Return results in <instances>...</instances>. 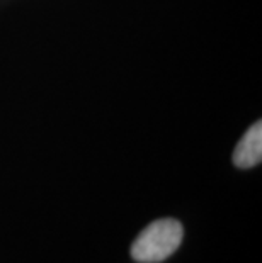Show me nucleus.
Listing matches in <instances>:
<instances>
[{
  "instance_id": "1",
  "label": "nucleus",
  "mask_w": 262,
  "mask_h": 263,
  "mask_svg": "<svg viewBox=\"0 0 262 263\" xmlns=\"http://www.w3.org/2000/svg\"><path fill=\"white\" fill-rule=\"evenodd\" d=\"M184 228L176 219H159L147 226L131 245V256L140 263H159L167 260L179 248Z\"/></svg>"
},
{
  "instance_id": "2",
  "label": "nucleus",
  "mask_w": 262,
  "mask_h": 263,
  "mask_svg": "<svg viewBox=\"0 0 262 263\" xmlns=\"http://www.w3.org/2000/svg\"><path fill=\"white\" fill-rule=\"evenodd\" d=\"M262 160V124L255 122L238 141L233 151V163L238 168H252Z\"/></svg>"
}]
</instances>
